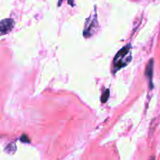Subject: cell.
Here are the masks:
<instances>
[{
    "instance_id": "obj_1",
    "label": "cell",
    "mask_w": 160,
    "mask_h": 160,
    "mask_svg": "<svg viewBox=\"0 0 160 160\" xmlns=\"http://www.w3.org/2000/svg\"><path fill=\"white\" fill-rule=\"evenodd\" d=\"M131 59H132L131 45V44H128L123 46L114 57L113 61H112V72L115 73L118 70L127 67L131 62Z\"/></svg>"
},
{
    "instance_id": "obj_2",
    "label": "cell",
    "mask_w": 160,
    "mask_h": 160,
    "mask_svg": "<svg viewBox=\"0 0 160 160\" xmlns=\"http://www.w3.org/2000/svg\"><path fill=\"white\" fill-rule=\"evenodd\" d=\"M98 27V21H97L96 16L95 17H91L86 22L85 27H84V35L85 38H89L95 32L97 28Z\"/></svg>"
},
{
    "instance_id": "obj_3",
    "label": "cell",
    "mask_w": 160,
    "mask_h": 160,
    "mask_svg": "<svg viewBox=\"0 0 160 160\" xmlns=\"http://www.w3.org/2000/svg\"><path fill=\"white\" fill-rule=\"evenodd\" d=\"M14 27V21L12 19H5L0 23V31L2 35L8 34Z\"/></svg>"
},
{
    "instance_id": "obj_4",
    "label": "cell",
    "mask_w": 160,
    "mask_h": 160,
    "mask_svg": "<svg viewBox=\"0 0 160 160\" xmlns=\"http://www.w3.org/2000/svg\"><path fill=\"white\" fill-rule=\"evenodd\" d=\"M153 67H154V61L153 59H151L148 62V65L146 67V70H145V75H146L147 78H148V81H149V88L151 87V88H152L153 84L152 83V76H153Z\"/></svg>"
},
{
    "instance_id": "obj_5",
    "label": "cell",
    "mask_w": 160,
    "mask_h": 160,
    "mask_svg": "<svg viewBox=\"0 0 160 160\" xmlns=\"http://www.w3.org/2000/svg\"><path fill=\"white\" fill-rule=\"evenodd\" d=\"M109 96V89H107V90L102 94V103L106 102L107 101Z\"/></svg>"
},
{
    "instance_id": "obj_6",
    "label": "cell",
    "mask_w": 160,
    "mask_h": 160,
    "mask_svg": "<svg viewBox=\"0 0 160 160\" xmlns=\"http://www.w3.org/2000/svg\"><path fill=\"white\" fill-rule=\"evenodd\" d=\"M20 140H21L23 142H28V143L30 142L29 138H28V136H27V135H23V136H22V138H20Z\"/></svg>"
},
{
    "instance_id": "obj_7",
    "label": "cell",
    "mask_w": 160,
    "mask_h": 160,
    "mask_svg": "<svg viewBox=\"0 0 160 160\" xmlns=\"http://www.w3.org/2000/svg\"><path fill=\"white\" fill-rule=\"evenodd\" d=\"M149 160H155V158H154V157H152L151 159H150Z\"/></svg>"
}]
</instances>
